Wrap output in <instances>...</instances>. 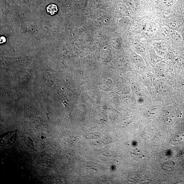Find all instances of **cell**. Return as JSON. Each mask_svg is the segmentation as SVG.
Wrapping results in <instances>:
<instances>
[{
	"label": "cell",
	"instance_id": "obj_2",
	"mask_svg": "<svg viewBox=\"0 0 184 184\" xmlns=\"http://www.w3.org/2000/svg\"><path fill=\"white\" fill-rule=\"evenodd\" d=\"M156 26L154 23L152 22H148L144 26V30L146 34L149 35H152L156 31Z\"/></svg>",
	"mask_w": 184,
	"mask_h": 184
},
{
	"label": "cell",
	"instance_id": "obj_1",
	"mask_svg": "<svg viewBox=\"0 0 184 184\" xmlns=\"http://www.w3.org/2000/svg\"><path fill=\"white\" fill-rule=\"evenodd\" d=\"M15 134L12 132L7 133L2 137L1 139V144L2 146H7L13 143L15 140Z\"/></svg>",
	"mask_w": 184,
	"mask_h": 184
},
{
	"label": "cell",
	"instance_id": "obj_8",
	"mask_svg": "<svg viewBox=\"0 0 184 184\" xmlns=\"http://www.w3.org/2000/svg\"><path fill=\"white\" fill-rule=\"evenodd\" d=\"M138 51L140 53L141 55H145V48L141 45L139 44L136 47Z\"/></svg>",
	"mask_w": 184,
	"mask_h": 184
},
{
	"label": "cell",
	"instance_id": "obj_4",
	"mask_svg": "<svg viewBox=\"0 0 184 184\" xmlns=\"http://www.w3.org/2000/svg\"><path fill=\"white\" fill-rule=\"evenodd\" d=\"M170 33L171 38L174 40L178 43H180L181 42L183 39L182 37L178 32L175 30H172L170 32Z\"/></svg>",
	"mask_w": 184,
	"mask_h": 184
},
{
	"label": "cell",
	"instance_id": "obj_10",
	"mask_svg": "<svg viewBox=\"0 0 184 184\" xmlns=\"http://www.w3.org/2000/svg\"><path fill=\"white\" fill-rule=\"evenodd\" d=\"M6 41V39L4 37H2L1 38V43H4Z\"/></svg>",
	"mask_w": 184,
	"mask_h": 184
},
{
	"label": "cell",
	"instance_id": "obj_6",
	"mask_svg": "<svg viewBox=\"0 0 184 184\" xmlns=\"http://www.w3.org/2000/svg\"><path fill=\"white\" fill-rule=\"evenodd\" d=\"M132 59L136 64L141 66H144L145 63L142 57L137 54L133 53L132 55Z\"/></svg>",
	"mask_w": 184,
	"mask_h": 184
},
{
	"label": "cell",
	"instance_id": "obj_9",
	"mask_svg": "<svg viewBox=\"0 0 184 184\" xmlns=\"http://www.w3.org/2000/svg\"><path fill=\"white\" fill-rule=\"evenodd\" d=\"M166 28H163L162 30H161L160 32V34H161L162 37L166 38L167 37L169 34V32Z\"/></svg>",
	"mask_w": 184,
	"mask_h": 184
},
{
	"label": "cell",
	"instance_id": "obj_5",
	"mask_svg": "<svg viewBox=\"0 0 184 184\" xmlns=\"http://www.w3.org/2000/svg\"><path fill=\"white\" fill-rule=\"evenodd\" d=\"M46 10L49 15H52L57 13L58 9L55 4H51L47 7Z\"/></svg>",
	"mask_w": 184,
	"mask_h": 184
},
{
	"label": "cell",
	"instance_id": "obj_7",
	"mask_svg": "<svg viewBox=\"0 0 184 184\" xmlns=\"http://www.w3.org/2000/svg\"><path fill=\"white\" fill-rule=\"evenodd\" d=\"M167 25L171 30H175L178 28L179 23L176 20H171L169 21Z\"/></svg>",
	"mask_w": 184,
	"mask_h": 184
},
{
	"label": "cell",
	"instance_id": "obj_3",
	"mask_svg": "<svg viewBox=\"0 0 184 184\" xmlns=\"http://www.w3.org/2000/svg\"><path fill=\"white\" fill-rule=\"evenodd\" d=\"M173 0H157V4L162 8H167L173 6Z\"/></svg>",
	"mask_w": 184,
	"mask_h": 184
}]
</instances>
